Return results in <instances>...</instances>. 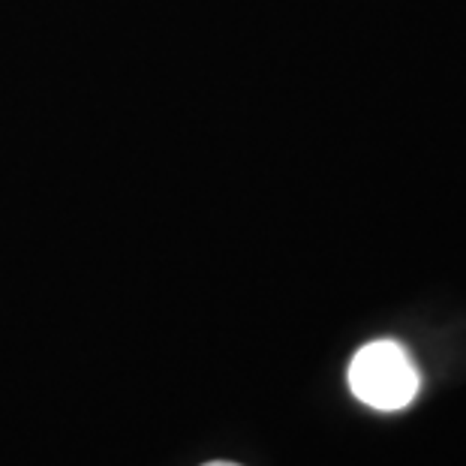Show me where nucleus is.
Listing matches in <instances>:
<instances>
[{"instance_id":"obj_1","label":"nucleus","mask_w":466,"mask_h":466,"mask_svg":"<svg viewBox=\"0 0 466 466\" xmlns=\"http://www.w3.org/2000/svg\"><path fill=\"white\" fill-rule=\"evenodd\" d=\"M350 389L370 410L398 412L419 394V370L400 343L373 340L355 352L350 364Z\"/></svg>"},{"instance_id":"obj_2","label":"nucleus","mask_w":466,"mask_h":466,"mask_svg":"<svg viewBox=\"0 0 466 466\" xmlns=\"http://www.w3.org/2000/svg\"><path fill=\"white\" fill-rule=\"evenodd\" d=\"M208 466H235V463H223V461H214V463H208Z\"/></svg>"}]
</instances>
